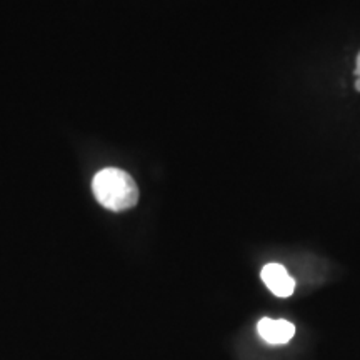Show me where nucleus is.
I'll return each mask as SVG.
<instances>
[{"label":"nucleus","instance_id":"nucleus-1","mask_svg":"<svg viewBox=\"0 0 360 360\" xmlns=\"http://www.w3.org/2000/svg\"><path fill=\"white\" fill-rule=\"evenodd\" d=\"M92 192L98 204L112 212H124L139 202V187L122 169H102L92 180Z\"/></svg>","mask_w":360,"mask_h":360},{"label":"nucleus","instance_id":"nucleus-2","mask_svg":"<svg viewBox=\"0 0 360 360\" xmlns=\"http://www.w3.org/2000/svg\"><path fill=\"white\" fill-rule=\"evenodd\" d=\"M262 281L277 297H290L295 290V281L281 264H267L262 269Z\"/></svg>","mask_w":360,"mask_h":360},{"label":"nucleus","instance_id":"nucleus-3","mask_svg":"<svg viewBox=\"0 0 360 360\" xmlns=\"http://www.w3.org/2000/svg\"><path fill=\"white\" fill-rule=\"evenodd\" d=\"M257 332L265 342L274 345H282L292 340L295 335L294 323L283 319H260L257 323Z\"/></svg>","mask_w":360,"mask_h":360},{"label":"nucleus","instance_id":"nucleus-4","mask_svg":"<svg viewBox=\"0 0 360 360\" xmlns=\"http://www.w3.org/2000/svg\"><path fill=\"white\" fill-rule=\"evenodd\" d=\"M355 79H360V52L357 56V64H355Z\"/></svg>","mask_w":360,"mask_h":360},{"label":"nucleus","instance_id":"nucleus-5","mask_svg":"<svg viewBox=\"0 0 360 360\" xmlns=\"http://www.w3.org/2000/svg\"><path fill=\"white\" fill-rule=\"evenodd\" d=\"M355 90L360 92V79H355Z\"/></svg>","mask_w":360,"mask_h":360}]
</instances>
